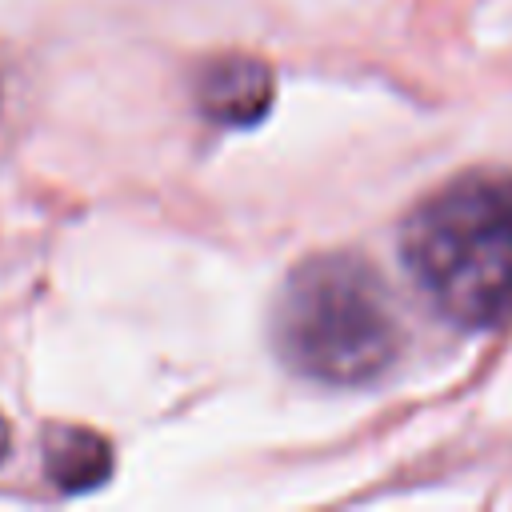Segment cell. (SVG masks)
<instances>
[{
  "instance_id": "obj_1",
  "label": "cell",
  "mask_w": 512,
  "mask_h": 512,
  "mask_svg": "<svg viewBox=\"0 0 512 512\" xmlns=\"http://www.w3.org/2000/svg\"><path fill=\"white\" fill-rule=\"evenodd\" d=\"M400 256L444 320L512 324V176L472 172L432 192L404 220Z\"/></svg>"
},
{
  "instance_id": "obj_2",
  "label": "cell",
  "mask_w": 512,
  "mask_h": 512,
  "mask_svg": "<svg viewBox=\"0 0 512 512\" xmlns=\"http://www.w3.org/2000/svg\"><path fill=\"white\" fill-rule=\"evenodd\" d=\"M276 352L308 380L368 384L400 352V316L380 272L352 252L292 268L272 308Z\"/></svg>"
},
{
  "instance_id": "obj_3",
  "label": "cell",
  "mask_w": 512,
  "mask_h": 512,
  "mask_svg": "<svg viewBox=\"0 0 512 512\" xmlns=\"http://www.w3.org/2000/svg\"><path fill=\"white\" fill-rule=\"evenodd\" d=\"M276 76L260 56L224 52L196 72V108L224 128H252L268 116Z\"/></svg>"
},
{
  "instance_id": "obj_4",
  "label": "cell",
  "mask_w": 512,
  "mask_h": 512,
  "mask_svg": "<svg viewBox=\"0 0 512 512\" xmlns=\"http://www.w3.org/2000/svg\"><path fill=\"white\" fill-rule=\"evenodd\" d=\"M112 444L80 424H60L44 432V472L60 492H92L112 476Z\"/></svg>"
},
{
  "instance_id": "obj_5",
  "label": "cell",
  "mask_w": 512,
  "mask_h": 512,
  "mask_svg": "<svg viewBox=\"0 0 512 512\" xmlns=\"http://www.w3.org/2000/svg\"><path fill=\"white\" fill-rule=\"evenodd\" d=\"M8 456V424H4V416H0V460Z\"/></svg>"
}]
</instances>
